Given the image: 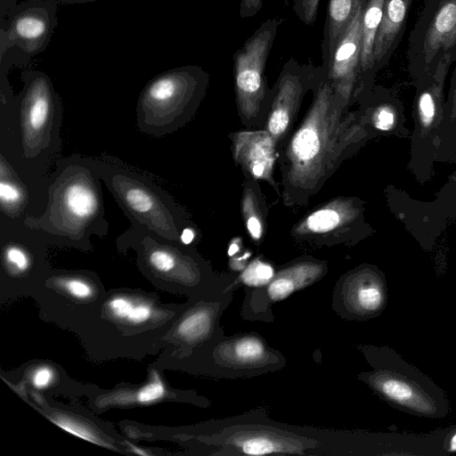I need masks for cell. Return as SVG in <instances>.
Returning a JSON list of instances; mask_svg holds the SVG:
<instances>
[{"instance_id": "cell-15", "label": "cell", "mask_w": 456, "mask_h": 456, "mask_svg": "<svg viewBox=\"0 0 456 456\" xmlns=\"http://www.w3.org/2000/svg\"><path fill=\"white\" fill-rule=\"evenodd\" d=\"M233 157L248 174L270 183L275 161L274 139L265 131L240 132L233 137Z\"/></svg>"}, {"instance_id": "cell-26", "label": "cell", "mask_w": 456, "mask_h": 456, "mask_svg": "<svg viewBox=\"0 0 456 456\" xmlns=\"http://www.w3.org/2000/svg\"><path fill=\"white\" fill-rule=\"evenodd\" d=\"M395 122V110L389 105H382L375 110L373 124L379 130L388 131L392 129Z\"/></svg>"}, {"instance_id": "cell-28", "label": "cell", "mask_w": 456, "mask_h": 456, "mask_svg": "<svg viewBox=\"0 0 456 456\" xmlns=\"http://www.w3.org/2000/svg\"><path fill=\"white\" fill-rule=\"evenodd\" d=\"M134 305L125 297H115L109 302V309L118 319H127Z\"/></svg>"}, {"instance_id": "cell-4", "label": "cell", "mask_w": 456, "mask_h": 456, "mask_svg": "<svg viewBox=\"0 0 456 456\" xmlns=\"http://www.w3.org/2000/svg\"><path fill=\"white\" fill-rule=\"evenodd\" d=\"M208 82V73L196 65L177 67L153 77L138 97L139 130L155 137L175 132L197 108Z\"/></svg>"}, {"instance_id": "cell-14", "label": "cell", "mask_w": 456, "mask_h": 456, "mask_svg": "<svg viewBox=\"0 0 456 456\" xmlns=\"http://www.w3.org/2000/svg\"><path fill=\"white\" fill-rule=\"evenodd\" d=\"M364 5L338 42L327 66H322L327 70L335 93L344 101L349 98L356 84H361L362 16Z\"/></svg>"}, {"instance_id": "cell-35", "label": "cell", "mask_w": 456, "mask_h": 456, "mask_svg": "<svg viewBox=\"0 0 456 456\" xmlns=\"http://www.w3.org/2000/svg\"><path fill=\"white\" fill-rule=\"evenodd\" d=\"M17 4V0H0V19H2L7 11Z\"/></svg>"}, {"instance_id": "cell-24", "label": "cell", "mask_w": 456, "mask_h": 456, "mask_svg": "<svg viewBox=\"0 0 456 456\" xmlns=\"http://www.w3.org/2000/svg\"><path fill=\"white\" fill-rule=\"evenodd\" d=\"M320 0H293V10L300 21L312 26L316 20Z\"/></svg>"}, {"instance_id": "cell-12", "label": "cell", "mask_w": 456, "mask_h": 456, "mask_svg": "<svg viewBox=\"0 0 456 456\" xmlns=\"http://www.w3.org/2000/svg\"><path fill=\"white\" fill-rule=\"evenodd\" d=\"M387 292L383 273L373 265H361L338 281L332 295V307L344 319L368 321L386 309Z\"/></svg>"}, {"instance_id": "cell-29", "label": "cell", "mask_w": 456, "mask_h": 456, "mask_svg": "<svg viewBox=\"0 0 456 456\" xmlns=\"http://www.w3.org/2000/svg\"><path fill=\"white\" fill-rule=\"evenodd\" d=\"M53 421L56 425L61 427L62 429H65L66 431H68L77 436H79L85 440L91 442V443L99 444L97 442V439L94 438L90 432H88L87 430L84 429L82 427H80L77 424H73L72 422H68V421H64V420H61V421L53 420Z\"/></svg>"}, {"instance_id": "cell-32", "label": "cell", "mask_w": 456, "mask_h": 456, "mask_svg": "<svg viewBox=\"0 0 456 456\" xmlns=\"http://www.w3.org/2000/svg\"><path fill=\"white\" fill-rule=\"evenodd\" d=\"M53 372L47 367L38 369L32 377L33 385L36 387L42 388L46 387L52 380Z\"/></svg>"}, {"instance_id": "cell-19", "label": "cell", "mask_w": 456, "mask_h": 456, "mask_svg": "<svg viewBox=\"0 0 456 456\" xmlns=\"http://www.w3.org/2000/svg\"><path fill=\"white\" fill-rule=\"evenodd\" d=\"M28 203V191L10 163L1 155L0 208L10 218L21 216Z\"/></svg>"}, {"instance_id": "cell-8", "label": "cell", "mask_w": 456, "mask_h": 456, "mask_svg": "<svg viewBox=\"0 0 456 456\" xmlns=\"http://www.w3.org/2000/svg\"><path fill=\"white\" fill-rule=\"evenodd\" d=\"M20 118L23 156L35 159L59 139L62 106L51 78L41 70L22 72Z\"/></svg>"}, {"instance_id": "cell-22", "label": "cell", "mask_w": 456, "mask_h": 456, "mask_svg": "<svg viewBox=\"0 0 456 456\" xmlns=\"http://www.w3.org/2000/svg\"><path fill=\"white\" fill-rule=\"evenodd\" d=\"M3 257L6 265L17 272H25L30 266L28 248L18 240H11L3 247Z\"/></svg>"}, {"instance_id": "cell-7", "label": "cell", "mask_w": 456, "mask_h": 456, "mask_svg": "<svg viewBox=\"0 0 456 456\" xmlns=\"http://www.w3.org/2000/svg\"><path fill=\"white\" fill-rule=\"evenodd\" d=\"M447 57L456 60V0H424L408 39L409 72L422 83Z\"/></svg>"}, {"instance_id": "cell-25", "label": "cell", "mask_w": 456, "mask_h": 456, "mask_svg": "<svg viewBox=\"0 0 456 456\" xmlns=\"http://www.w3.org/2000/svg\"><path fill=\"white\" fill-rule=\"evenodd\" d=\"M165 394V387L159 378L155 375L154 379L136 394V401L141 403H150L161 398Z\"/></svg>"}, {"instance_id": "cell-13", "label": "cell", "mask_w": 456, "mask_h": 456, "mask_svg": "<svg viewBox=\"0 0 456 456\" xmlns=\"http://www.w3.org/2000/svg\"><path fill=\"white\" fill-rule=\"evenodd\" d=\"M326 273L322 262L303 260L291 264L275 273L264 287L252 289L245 297L241 315L248 320L272 322L271 306L293 292L312 285Z\"/></svg>"}, {"instance_id": "cell-1", "label": "cell", "mask_w": 456, "mask_h": 456, "mask_svg": "<svg viewBox=\"0 0 456 456\" xmlns=\"http://www.w3.org/2000/svg\"><path fill=\"white\" fill-rule=\"evenodd\" d=\"M48 187V202L42 216H27L23 224L50 239L87 249L93 235L109 232L105 218L97 159L79 155L59 159Z\"/></svg>"}, {"instance_id": "cell-38", "label": "cell", "mask_w": 456, "mask_h": 456, "mask_svg": "<svg viewBox=\"0 0 456 456\" xmlns=\"http://www.w3.org/2000/svg\"><path fill=\"white\" fill-rule=\"evenodd\" d=\"M132 451L134 452H135L136 454H141V455H147L148 453L145 452L144 451L141 450L140 448H137V447H134V446H132Z\"/></svg>"}, {"instance_id": "cell-3", "label": "cell", "mask_w": 456, "mask_h": 456, "mask_svg": "<svg viewBox=\"0 0 456 456\" xmlns=\"http://www.w3.org/2000/svg\"><path fill=\"white\" fill-rule=\"evenodd\" d=\"M359 349L372 370L361 372L357 379L391 407L433 419L450 413L444 390L393 348L362 345Z\"/></svg>"}, {"instance_id": "cell-27", "label": "cell", "mask_w": 456, "mask_h": 456, "mask_svg": "<svg viewBox=\"0 0 456 456\" xmlns=\"http://www.w3.org/2000/svg\"><path fill=\"white\" fill-rule=\"evenodd\" d=\"M62 286L71 294L77 298H86L92 295L91 287L82 280L71 278L62 280Z\"/></svg>"}, {"instance_id": "cell-9", "label": "cell", "mask_w": 456, "mask_h": 456, "mask_svg": "<svg viewBox=\"0 0 456 456\" xmlns=\"http://www.w3.org/2000/svg\"><path fill=\"white\" fill-rule=\"evenodd\" d=\"M283 19L270 18L233 54L238 107L246 118L255 117L267 94L265 69Z\"/></svg>"}, {"instance_id": "cell-16", "label": "cell", "mask_w": 456, "mask_h": 456, "mask_svg": "<svg viewBox=\"0 0 456 456\" xmlns=\"http://www.w3.org/2000/svg\"><path fill=\"white\" fill-rule=\"evenodd\" d=\"M413 0H384L382 20L374 45V70L387 64L403 36Z\"/></svg>"}, {"instance_id": "cell-21", "label": "cell", "mask_w": 456, "mask_h": 456, "mask_svg": "<svg viewBox=\"0 0 456 456\" xmlns=\"http://www.w3.org/2000/svg\"><path fill=\"white\" fill-rule=\"evenodd\" d=\"M274 274L275 272L271 265L256 259L236 278V283L240 281L253 289L261 288L268 284Z\"/></svg>"}, {"instance_id": "cell-20", "label": "cell", "mask_w": 456, "mask_h": 456, "mask_svg": "<svg viewBox=\"0 0 456 456\" xmlns=\"http://www.w3.org/2000/svg\"><path fill=\"white\" fill-rule=\"evenodd\" d=\"M354 215L350 203L335 200L310 214L298 226L302 233H324L331 232L349 221Z\"/></svg>"}, {"instance_id": "cell-6", "label": "cell", "mask_w": 456, "mask_h": 456, "mask_svg": "<svg viewBox=\"0 0 456 456\" xmlns=\"http://www.w3.org/2000/svg\"><path fill=\"white\" fill-rule=\"evenodd\" d=\"M98 164L102 182L131 224L143 225L161 237L180 240V211L166 191L118 163L100 159Z\"/></svg>"}, {"instance_id": "cell-31", "label": "cell", "mask_w": 456, "mask_h": 456, "mask_svg": "<svg viewBox=\"0 0 456 456\" xmlns=\"http://www.w3.org/2000/svg\"><path fill=\"white\" fill-rule=\"evenodd\" d=\"M151 314V307L147 305H135L133 307L127 321L133 323H141L149 319Z\"/></svg>"}, {"instance_id": "cell-18", "label": "cell", "mask_w": 456, "mask_h": 456, "mask_svg": "<svg viewBox=\"0 0 456 456\" xmlns=\"http://www.w3.org/2000/svg\"><path fill=\"white\" fill-rule=\"evenodd\" d=\"M384 0H366L362 16L361 85L365 86L375 75L374 45L382 20Z\"/></svg>"}, {"instance_id": "cell-2", "label": "cell", "mask_w": 456, "mask_h": 456, "mask_svg": "<svg viewBox=\"0 0 456 456\" xmlns=\"http://www.w3.org/2000/svg\"><path fill=\"white\" fill-rule=\"evenodd\" d=\"M213 454L264 455L270 453L319 455L352 454L353 439L346 435L285 426L264 412H248L221 419L215 427Z\"/></svg>"}, {"instance_id": "cell-5", "label": "cell", "mask_w": 456, "mask_h": 456, "mask_svg": "<svg viewBox=\"0 0 456 456\" xmlns=\"http://www.w3.org/2000/svg\"><path fill=\"white\" fill-rule=\"evenodd\" d=\"M314 102L289 149L288 179L303 189L312 188L326 172L338 135V118L343 102L334 91L325 69L315 85Z\"/></svg>"}, {"instance_id": "cell-10", "label": "cell", "mask_w": 456, "mask_h": 456, "mask_svg": "<svg viewBox=\"0 0 456 456\" xmlns=\"http://www.w3.org/2000/svg\"><path fill=\"white\" fill-rule=\"evenodd\" d=\"M58 0H27L16 4L0 19L1 53L11 48L21 57L45 50L57 25Z\"/></svg>"}, {"instance_id": "cell-34", "label": "cell", "mask_w": 456, "mask_h": 456, "mask_svg": "<svg viewBox=\"0 0 456 456\" xmlns=\"http://www.w3.org/2000/svg\"><path fill=\"white\" fill-rule=\"evenodd\" d=\"M194 231L190 227H186L183 228L180 233V241L184 245H190L194 240Z\"/></svg>"}, {"instance_id": "cell-33", "label": "cell", "mask_w": 456, "mask_h": 456, "mask_svg": "<svg viewBox=\"0 0 456 456\" xmlns=\"http://www.w3.org/2000/svg\"><path fill=\"white\" fill-rule=\"evenodd\" d=\"M443 449L446 454L456 452V425L448 428L444 438Z\"/></svg>"}, {"instance_id": "cell-30", "label": "cell", "mask_w": 456, "mask_h": 456, "mask_svg": "<svg viewBox=\"0 0 456 456\" xmlns=\"http://www.w3.org/2000/svg\"><path fill=\"white\" fill-rule=\"evenodd\" d=\"M264 0H240L239 14L241 18L255 16L263 6Z\"/></svg>"}, {"instance_id": "cell-17", "label": "cell", "mask_w": 456, "mask_h": 456, "mask_svg": "<svg viewBox=\"0 0 456 456\" xmlns=\"http://www.w3.org/2000/svg\"><path fill=\"white\" fill-rule=\"evenodd\" d=\"M365 3L366 0H329L322 42L323 67Z\"/></svg>"}, {"instance_id": "cell-37", "label": "cell", "mask_w": 456, "mask_h": 456, "mask_svg": "<svg viewBox=\"0 0 456 456\" xmlns=\"http://www.w3.org/2000/svg\"><path fill=\"white\" fill-rule=\"evenodd\" d=\"M238 250H239V245L236 243H232L229 248L228 254H229V256H232V255L236 254Z\"/></svg>"}, {"instance_id": "cell-11", "label": "cell", "mask_w": 456, "mask_h": 456, "mask_svg": "<svg viewBox=\"0 0 456 456\" xmlns=\"http://www.w3.org/2000/svg\"><path fill=\"white\" fill-rule=\"evenodd\" d=\"M211 346L212 374L225 378H250L282 369L286 359L257 333L224 336Z\"/></svg>"}, {"instance_id": "cell-23", "label": "cell", "mask_w": 456, "mask_h": 456, "mask_svg": "<svg viewBox=\"0 0 456 456\" xmlns=\"http://www.w3.org/2000/svg\"><path fill=\"white\" fill-rule=\"evenodd\" d=\"M253 196L254 194L250 191L245 192L242 200V211L248 233L253 240H258L263 234V223Z\"/></svg>"}, {"instance_id": "cell-36", "label": "cell", "mask_w": 456, "mask_h": 456, "mask_svg": "<svg viewBox=\"0 0 456 456\" xmlns=\"http://www.w3.org/2000/svg\"><path fill=\"white\" fill-rule=\"evenodd\" d=\"M59 3L65 4H85V3H90V2H95L98 0H58Z\"/></svg>"}]
</instances>
